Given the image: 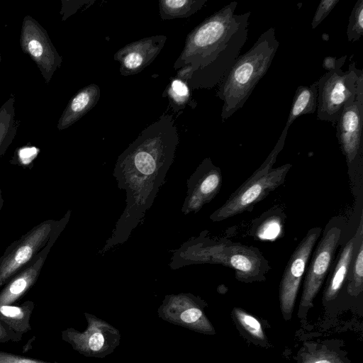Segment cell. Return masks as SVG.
<instances>
[{
	"mask_svg": "<svg viewBox=\"0 0 363 363\" xmlns=\"http://www.w3.org/2000/svg\"><path fill=\"white\" fill-rule=\"evenodd\" d=\"M238 1H232L196 26L187 35L174 68L179 76L191 78L201 72V84H218L231 68L248 35L250 11L235 14Z\"/></svg>",
	"mask_w": 363,
	"mask_h": 363,
	"instance_id": "obj_1",
	"label": "cell"
},
{
	"mask_svg": "<svg viewBox=\"0 0 363 363\" xmlns=\"http://www.w3.org/2000/svg\"><path fill=\"white\" fill-rule=\"evenodd\" d=\"M179 134L172 115L164 114L144 129L119 156L115 174L128 196V217L140 215L173 162Z\"/></svg>",
	"mask_w": 363,
	"mask_h": 363,
	"instance_id": "obj_2",
	"label": "cell"
},
{
	"mask_svg": "<svg viewBox=\"0 0 363 363\" xmlns=\"http://www.w3.org/2000/svg\"><path fill=\"white\" fill-rule=\"evenodd\" d=\"M279 46L274 28L272 27L260 35L249 50L238 57L218 84L216 92L217 96L223 101V122L245 104L268 71Z\"/></svg>",
	"mask_w": 363,
	"mask_h": 363,
	"instance_id": "obj_3",
	"label": "cell"
},
{
	"mask_svg": "<svg viewBox=\"0 0 363 363\" xmlns=\"http://www.w3.org/2000/svg\"><path fill=\"white\" fill-rule=\"evenodd\" d=\"M289 128L284 127L275 146L262 165L238 187L223 205L210 216L213 221H221L245 211L265 199L285 181L291 167L289 163L273 168L277 157L283 149Z\"/></svg>",
	"mask_w": 363,
	"mask_h": 363,
	"instance_id": "obj_4",
	"label": "cell"
},
{
	"mask_svg": "<svg viewBox=\"0 0 363 363\" xmlns=\"http://www.w3.org/2000/svg\"><path fill=\"white\" fill-rule=\"evenodd\" d=\"M316 83L317 118L335 126L344 108L354 101L363 89V71L353 62L347 71L336 69L327 72Z\"/></svg>",
	"mask_w": 363,
	"mask_h": 363,
	"instance_id": "obj_5",
	"label": "cell"
},
{
	"mask_svg": "<svg viewBox=\"0 0 363 363\" xmlns=\"http://www.w3.org/2000/svg\"><path fill=\"white\" fill-rule=\"evenodd\" d=\"M194 258L202 262L218 263L235 270V277L242 282L265 279L269 267L257 247L228 241L201 247Z\"/></svg>",
	"mask_w": 363,
	"mask_h": 363,
	"instance_id": "obj_6",
	"label": "cell"
},
{
	"mask_svg": "<svg viewBox=\"0 0 363 363\" xmlns=\"http://www.w3.org/2000/svg\"><path fill=\"white\" fill-rule=\"evenodd\" d=\"M58 220L48 219L7 247L0 257V287L29 264L46 246Z\"/></svg>",
	"mask_w": 363,
	"mask_h": 363,
	"instance_id": "obj_7",
	"label": "cell"
},
{
	"mask_svg": "<svg viewBox=\"0 0 363 363\" xmlns=\"http://www.w3.org/2000/svg\"><path fill=\"white\" fill-rule=\"evenodd\" d=\"M20 45L22 51L31 57L48 84L55 72L60 67L62 58L46 30L29 15L26 16L22 22Z\"/></svg>",
	"mask_w": 363,
	"mask_h": 363,
	"instance_id": "obj_8",
	"label": "cell"
},
{
	"mask_svg": "<svg viewBox=\"0 0 363 363\" xmlns=\"http://www.w3.org/2000/svg\"><path fill=\"white\" fill-rule=\"evenodd\" d=\"M321 231L319 227L310 229L298 245L285 267L279 294L280 308L285 320L291 318L302 277Z\"/></svg>",
	"mask_w": 363,
	"mask_h": 363,
	"instance_id": "obj_9",
	"label": "cell"
},
{
	"mask_svg": "<svg viewBox=\"0 0 363 363\" xmlns=\"http://www.w3.org/2000/svg\"><path fill=\"white\" fill-rule=\"evenodd\" d=\"M341 232L340 228L337 225L326 227L307 270L298 314L303 311L307 312L313 306V300L328 273L341 237Z\"/></svg>",
	"mask_w": 363,
	"mask_h": 363,
	"instance_id": "obj_10",
	"label": "cell"
},
{
	"mask_svg": "<svg viewBox=\"0 0 363 363\" xmlns=\"http://www.w3.org/2000/svg\"><path fill=\"white\" fill-rule=\"evenodd\" d=\"M363 127V89L354 101L342 111L336 124V136L347 164L352 167L362 160Z\"/></svg>",
	"mask_w": 363,
	"mask_h": 363,
	"instance_id": "obj_11",
	"label": "cell"
},
{
	"mask_svg": "<svg viewBox=\"0 0 363 363\" xmlns=\"http://www.w3.org/2000/svg\"><path fill=\"white\" fill-rule=\"evenodd\" d=\"M222 185L220 169L209 158L200 164L189 182V191L185 199V213L198 211L210 202L219 192Z\"/></svg>",
	"mask_w": 363,
	"mask_h": 363,
	"instance_id": "obj_12",
	"label": "cell"
},
{
	"mask_svg": "<svg viewBox=\"0 0 363 363\" xmlns=\"http://www.w3.org/2000/svg\"><path fill=\"white\" fill-rule=\"evenodd\" d=\"M167 36L152 35L130 43L114 55L120 63V73L123 76L136 74L150 65L162 51Z\"/></svg>",
	"mask_w": 363,
	"mask_h": 363,
	"instance_id": "obj_13",
	"label": "cell"
},
{
	"mask_svg": "<svg viewBox=\"0 0 363 363\" xmlns=\"http://www.w3.org/2000/svg\"><path fill=\"white\" fill-rule=\"evenodd\" d=\"M98 85L91 84L79 89L69 101L62 112L57 128L59 130L67 128L92 109L100 99Z\"/></svg>",
	"mask_w": 363,
	"mask_h": 363,
	"instance_id": "obj_14",
	"label": "cell"
},
{
	"mask_svg": "<svg viewBox=\"0 0 363 363\" xmlns=\"http://www.w3.org/2000/svg\"><path fill=\"white\" fill-rule=\"evenodd\" d=\"M362 216H361L359 225L356 234L349 240L343 247L337 260L335 269L328 281L324 294V300L330 301L334 300L341 290L347 277L348 272L355 252L356 245L362 233Z\"/></svg>",
	"mask_w": 363,
	"mask_h": 363,
	"instance_id": "obj_15",
	"label": "cell"
},
{
	"mask_svg": "<svg viewBox=\"0 0 363 363\" xmlns=\"http://www.w3.org/2000/svg\"><path fill=\"white\" fill-rule=\"evenodd\" d=\"M318 89L316 82L309 86L297 87L285 126L289 128L299 116L313 113L317 108Z\"/></svg>",
	"mask_w": 363,
	"mask_h": 363,
	"instance_id": "obj_16",
	"label": "cell"
},
{
	"mask_svg": "<svg viewBox=\"0 0 363 363\" xmlns=\"http://www.w3.org/2000/svg\"><path fill=\"white\" fill-rule=\"evenodd\" d=\"M15 97L13 94L0 107V158L12 143L18 127L15 118Z\"/></svg>",
	"mask_w": 363,
	"mask_h": 363,
	"instance_id": "obj_17",
	"label": "cell"
},
{
	"mask_svg": "<svg viewBox=\"0 0 363 363\" xmlns=\"http://www.w3.org/2000/svg\"><path fill=\"white\" fill-rule=\"evenodd\" d=\"M206 0H160L159 9L163 20L187 18L200 10Z\"/></svg>",
	"mask_w": 363,
	"mask_h": 363,
	"instance_id": "obj_18",
	"label": "cell"
},
{
	"mask_svg": "<svg viewBox=\"0 0 363 363\" xmlns=\"http://www.w3.org/2000/svg\"><path fill=\"white\" fill-rule=\"evenodd\" d=\"M298 363H346V361L327 346L307 344L299 351Z\"/></svg>",
	"mask_w": 363,
	"mask_h": 363,
	"instance_id": "obj_19",
	"label": "cell"
},
{
	"mask_svg": "<svg viewBox=\"0 0 363 363\" xmlns=\"http://www.w3.org/2000/svg\"><path fill=\"white\" fill-rule=\"evenodd\" d=\"M363 235L358 240L347 276V293L353 296L359 295L363 289Z\"/></svg>",
	"mask_w": 363,
	"mask_h": 363,
	"instance_id": "obj_20",
	"label": "cell"
},
{
	"mask_svg": "<svg viewBox=\"0 0 363 363\" xmlns=\"http://www.w3.org/2000/svg\"><path fill=\"white\" fill-rule=\"evenodd\" d=\"M33 308V303H26L23 306L11 305L0 306V318L11 327L20 330L28 328V315Z\"/></svg>",
	"mask_w": 363,
	"mask_h": 363,
	"instance_id": "obj_21",
	"label": "cell"
},
{
	"mask_svg": "<svg viewBox=\"0 0 363 363\" xmlns=\"http://www.w3.org/2000/svg\"><path fill=\"white\" fill-rule=\"evenodd\" d=\"M233 315L238 325L252 339L264 341L265 334L257 318L240 308H234Z\"/></svg>",
	"mask_w": 363,
	"mask_h": 363,
	"instance_id": "obj_22",
	"label": "cell"
},
{
	"mask_svg": "<svg viewBox=\"0 0 363 363\" xmlns=\"http://www.w3.org/2000/svg\"><path fill=\"white\" fill-rule=\"evenodd\" d=\"M347 40L356 42L363 35V0H358L354 5L349 16L346 31Z\"/></svg>",
	"mask_w": 363,
	"mask_h": 363,
	"instance_id": "obj_23",
	"label": "cell"
},
{
	"mask_svg": "<svg viewBox=\"0 0 363 363\" xmlns=\"http://www.w3.org/2000/svg\"><path fill=\"white\" fill-rule=\"evenodd\" d=\"M167 96L172 107L177 110L184 108L190 99V91L186 84L180 78L172 80L167 88Z\"/></svg>",
	"mask_w": 363,
	"mask_h": 363,
	"instance_id": "obj_24",
	"label": "cell"
},
{
	"mask_svg": "<svg viewBox=\"0 0 363 363\" xmlns=\"http://www.w3.org/2000/svg\"><path fill=\"white\" fill-rule=\"evenodd\" d=\"M340 0H321L311 21V27L315 29L332 11Z\"/></svg>",
	"mask_w": 363,
	"mask_h": 363,
	"instance_id": "obj_25",
	"label": "cell"
},
{
	"mask_svg": "<svg viewBox=\"0 0 363 363\" xmlns=\"http://www.w3.org/2000/svg\"><path fill=\"white\" fill-rule=\"evenodd\" d=\"M347 55H342L339 58L333 56H327L323 59V67L327 72L332 71L336 69H341L347 60Z\"/></svg>",
	"mask_w": 363,
	"mask_h": 363,
	"instance_id": "obj_26",
	"label": "cell"
},
{
	"mask_svg": "<svg viewBox=\"0 0 363 363\" xmlns=\"http://www.w3.org/2000/svg\"><path fill=\"white\" fill-rule=\"evenodd\" d=\"M0 363H48L0 352Z\"/></svg>",
	"mask_w": 363,
	"mask_h": 363,
	"instance_id": "obj_27",
	"label": "cell"
},
{
	"mask_svg": "<svg viewBox=\"0 0 363 363\" xmlns=\"http://www.w3.org/2000/svg\"><path fill=\"white\" fill-rule=\"evenodd\" d=\"M279 223L277 221L274 219L265 220L262 225V230H258L259 236L261 238L263 236V235H265L264 236V238H267V235H272L271 230H272L277 235L279 233ZM273 238V235H272Z\"/></svg>",
	"mask_w": 363,
	"mask_h": 363,
	"instance_id": "obj_28",
	"label": "cell"
},
{
	"mask_svg": "<svg viewBox=\"0 0 363 363\" xmlns=\"http://www.w3.org/2000/svg\"><path fill=\"white\" fill-rule=\"evenodd\" d=\"M202 316V312L196 308H191L186 310L181 314V318L186 323H194Z\"/></svg>",
	"mask_w": 363,
	"mask_h": 363,
	"instance_id": "obj_29",
	"label": "cell"
},
{
	"mask_svg": "<svg viewBox=\"0 0 363 363\" xmlns=\"http://www.w3.org/2000/svg\"><path fill=\"white\" fill-rule=\"evenodd\" d=\"M104 342V336L101 333H96L93 334L89 340V346L94 351L99 350Z\"/></svg>",
	"mask_w": 363,
	"mask_h": 363,
	"instance_id": "obj_30",
	"label": "cell"
},
{
	"mask_svg": "<svg viewBox=\"0 0 363 363\" xmlns=\"http://www.w3.org/2000/svg\"><path fill=\"white\" fill-rule=\"evenodd\" d=\"M4 199H3V196H2V191L0 189V211L3 207V205H4Z\"/></svg>",
	"mask_w": 363,
	"mask_h": 363,
	"instance_id": "obj_31",
	"label": "cell"
},
{
	"mask_svg": "<svg viewBox=\"0 0 363 363\" xmlns=\"http://www.w3.org/2000/svg\"><path fill=\"white\" fill-rule=\"evenodd\" d=\"M1 48H0V64H1Z\"/></svg>",
	"mask_w": 363,
	"mask_h": 363,
	"instance_id": "obj_32",
	"label": "cell"
}]
</instances>
